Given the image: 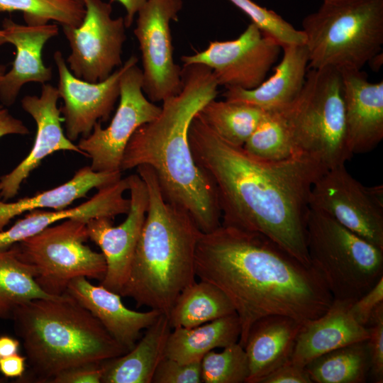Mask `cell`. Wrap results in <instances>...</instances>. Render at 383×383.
<instances>
[{"label": "cell", "mask_w": 383, "mask_h": 383, "mask_svg": "<svg viewBox=\"0 0 383 383\" xmlns=\"http://www.w3.org/2000/svg\"><path fill=\"white\" fill-rule=\"evenodd\" d=\"M188 138L196 164L215 187L221 225L261 233L311 265L306 238L309 198L326 170L303 155L259 159L221 138L199 113Z\"/></svg>", "instance_id": "1"}, {"label": "cell", "mask_w": 383, "mask_h": 383, "mask_svg": "<svg viewBox=\"0 0 383 383\" xmlns=\"http://www.w3.org/2000/svg\"><path fill=\"white\" fill-rule=\"evenodd\" d=\"M195 273L230 299L240 320L243 347L260 318L278 314L304 323L322 316L333 300L312 265L261 233L223 225L201 233Z\"/></svg>", "instance_id": "2"}, {"label": "cell", "mask_w": 383, "mask_h": 383, "mask_svg": "<svg viewBox=\"0 0 383 383\" xmlns=\"http://www.w3.org/2000/svg\"><path fill=\"white\" fill-rule=\"evenodd\" d=\"M179 94L162 101L160 114L139 127L129 140L121 170L148 165L155 172L167 202L186 211L202 233L221 225L213 184L196 164L188 133L194 116L216 99L219 86L211 70L183 65Z\"/></svg>", "instance_id": "3"}, {"label": "cell", "mask_w": 383, "mask_h": 383, "mask_svg": "<svg viewBox=\"0 0 383 383\" xmlns=\"http://www.w3.org/2000/svg\"><path fill=\"white\" fill-rule=\"evenodd\" d=\"M136 171L147 186L148 207L120 296L167 316L180 292L196 281L201 231L188 212L165 201L151 167L140 165Z\"/></svg>", "instance_id": "4"}, {"label": "cell", "mask_w": 383, "mask_h": 383, "mask_svg": "<svg viewBox=\"0 0 383 383\" xmlns=\"http://www.w3.org/2000/svg\"><path fill=\"white\" fill-rule=\"evenodd\" d=\"M11 320L22 340L29 367L24 379L50 382L70 367L102 362L128 352L67 293L30 300L15 310Z\"/></svg>", "instance_id": "5"}, {"label": "cell", "mask_w": 383, "mask_h": 383, "mask_svg": "<svg viewBox=\"0 0 383 383\" xmlns=\"http://www.w3.org/2000/svg\"><path fill=\"white\" fill-rule=\"evenodd\" d=\"M301 30L309 69L362 70L382 50L383 0L323 1Z\"/></svg>", "instance_id": "6"}, {"label": "cell", "mask_w": 383, "mask_h": 383, "mask_svg": "<svg viewBox=\"0 0 383 383\" xmlns=\"http://www.w3.org/2000/svg\"><path fill=\"white\" fill-rule=\"evenodd\" d=\"M281 111L294 155L309 157L326 170L345 165L352 157L347 146L343 81L339 70L309 69L299 96Z\"/></svg>", "instance_id": "7"}, {"label": "cell", "mask_w": 383, "mask_h": 383, "mask_svg": "<svg viewBox=\"0 0 383 383\" xmlns=\"http://www.w3.org/2000/svg\"><path fill=\"white\" fill-rule=\"evenodd\" d=\"M306 238L311 265L333 299L355 301L383 277V250L310 208Z\"/></svg>", "instance_id": "8"}, {"label": "cell", "mask_w": 383, "mask_h": 383, "mask_svg": "<svg viewBox=\"0 0 383 383\" xmlns=\"http://www.w3.org/2000/svg\"><path fill=\"white\" fill-rule=\"evenodd\" d=\"M87 221L70 218L12 245L18 257L29 265L39 287L47 294L60 296L74 278L101 281L106 265L101 252L85 245Z\"/></svg>", "instance_id": "9"}, {"label": "cell", "mask_w": 383, "mask_h": 383, "mask_svg": "<svg viewBox=\"0 0 383 383\" xmlns=\"http://www.w3.org/2000/svg\"><path fill=\"white\" fill-rule=\"evenodd\" d=\"M138 57L131 56L120 79L119 104L110 124L103 128L97 122L91 133L77 144L84 156L91 159L96 172H121L126 147L134 132L155 119L161 106L150 101L143 91V72Z\"/></svg>", "instance_id": "10"}, {"label": "cell", "mask_w": 383, "mask_h": 383, "mask_svg": "<svg viewBox=\"0 0 383 383\" xmlns=\"http://www.w3.org/2000/svg\"><path fill=\"white\" fill-rule=\"evenodd\" d=\"M82 1L85 9L82 23L77 27L62 26L70 47L65 60L76 77L98 82L123 65L126 26L123 17H112L110 3L102 0Z\"/></svg>", "instance_id": "11"}, {"label": "cell", "mask_w": 383, "mask_h": 383, "mask_svg": "<svg viewBox=\"0 0 383 383\" xmlns=\"http://www.w3.org/2000/svg\"><path fill=\"white\" fill-rule=\"evenodd\" d=\"M309 206L383 250L382 185L365 187L340 165L316 179Z\"/></svg>", "instance_id": "12"}, {"label": "cell", "mask_w": 383, "mask_h": 383, "mask_svg": "<svg viewBox=\"0 0 383 383\" xmlns=\"http://www.w3.org/2000/svg\"><path fill=\"white\" fill-rule=\"evenodd\" d=\"M182 0H147L138 12L133 33L141 52L143 91L152 102L163 101L182 87V68L174 62L170 23Z\"/></svg>", "instance_id": "13"}, {"label": "cell", "mask_w": 383, "mask_h": 383, "mask_svg": "<svg viewBox=\"0 0 383 383\" xmlns=\"http://www.w3.org/2000/svg\"><path fill=\"white\" fill-rule=\"evenodd\" d=\"M282 45L250 23L235 39L211 41L201 52L182 57L183 65L201 64L210 68L226 88L252 89L266 79Z\"/></svg>", "instance_id": "14"}, {"label": "cell", "mask_w": 383, "mask_h": 383, "mask_svg": "<svg viewBox=\"0 0 383 383\" xmlns=\"http://www.w3.org/2000/svg\"><path fill=\"white\" fill-rule=\"evenodd\" d=\"M128 177L130 209L125 221L114 226L111 219L97 217L87 223L89 239L101 249L106 270L101 284L120 295L126 284L148 207V188L138 173Z\"/></svg>", "instance_id": "15"}, {"label": "cell", "mask_w": 383, "mask_h": 383, "mask_svg": "<svg viewBox=\"0 0 383 383\" xmlns=\"http://www.w3.org/2000/svg\"><path fill=\"white\" fill-rule=\"evenodd\" d=\"M58 73L57 90L63 104L60 112L65 135L71 141L89 135L97 122L109 119L119 98L120 79L126 62L109 77L89 82L76 77L60 50L53 55Z\"/></svg>", "instance_id": "16"}, {"label": "cell", "mask_w": 383, "mask_h": 383, "mask_svg": "<svg viewBox=\"0 0 383 383\" xmlns=\"http://www.w3.org/2000/svg\"><path fill=\"white\" fill-rule=\"evenodd\" d=\"M57 88L42 84L40 96L27 95L21 99V107L34 120L36 134L27 156L9 173L0 177V199L7 201L15 197L31 172L50 155L57 151H71L84 155L77 145L66 136L57 106Z\"/></svg>", "instance_id": "17"}, {"label": "cell", "mask_w": 383, "mask_h": 383, "mask_svg": "<svg viewBox=\"0 0 383 383\" xmlns=\"http://www.w3.org/2000/svg\"><path fill=\"white\" fill-rule=\"evenodd\" d=\"M340 71L348 151L370 152L383 138V81L370 82L361 70Z\"/></svg>", "instance_id": "18"}, {"label": "cell", "mask_w": 383, "mask_h": 383, "mask_svg": "<svg viewBox=\"0 0 383 383\" xmlns=\"http://www.w3.org/2000/svg\"><path fill=\"white\" fill-rule=\"evenodd\" d=\"M7 43L16 48L11 68L0 82V101L12 106L23 85L30 82L45 84L51 80L52 67L43 60L45 45L59 33L56 24L23 25L4 18L2 28Z\"/></svg>", "instance_id": "19"}, {"label": "cell", "mask_w": 383, "mask_h": 383, "mask_svg": "<svg viewBox=\"0 0 383 383\" xmlns=\"http://www.w3.org/2000/svg\"><path fill=\"white\" fill-rule=\"evenodd\" d=\"M65 293L87 309L128 351L140 339L141 331L148 328L162 314L155 309L145 312L129 309L118 294L101 284L94 285L84 277L73 279Z\"/></svg>", "instance_id": "20"}, {"label": "cell", "mask_w": 383, "mask_h": 383, "mask_svg": "<svg viewBox=\"0 0 383 383\" xmlns=\"http://www.w3.org/2000/svg\"><path fill=\"white\" fill-rule=\"evenodd\" d=\"M354 301L333 299L320 317L306 321L297 335L291 361L301 367L330 351L369 338L367 327L350 312Z\"/></svg>", "instance_id": "21"}, {"label": "cell", "mask_w": 383, "mask_h": 383, "mask_svg": "<svg viewBox=\"0 0 383 383\" xmlns=\"http://www.w3.org/2000/svg\"><path fill=\"white\" fill-rule=\"evenodd\" d=\"M274 72L252 89L227 88L225 100L245 103L265 111H281L299 96L309 70V54L304 44L285 45Z\"/></svg>", "instance_id": "22"}, {"label": "cell", "mask_w": 383, "mask_h": 383, "mask_svg": "<svg viewBox=\"0 0 383 383\" xmlns=\"http://www.w3.org/2000/svg\"><path fill=\"white\" fill-rule=\"evenodd\" d=\"M303 323L287 316L268 315L250 327L243 345L249 375L246 383H260L269 373L292 359Z\"/></svg>", "instance_id": "23"}, {"label": "cell", "mask_w": 383, "mask_h": 383, "mask_svg": "<svg viewBox=\"0 0 383 383\" xmlns=\"http://www.w3.org/2000/svg\"><path fill=\"white\" fill-rule=\"evenodd\" d=\"M172 331L168 316L157 319L127 353L103 362L102 383H152L155 370L165 357Z\"/></svg>", "instance_id": "24"}, {"label": "cell", "mask_w": 383, "mask_h": 383, "mask_svg": "<svg viewBox=\"0 0 383 383\" xmlns=\"http://www.w3.org/2000/svg\"><path fill=\"white\" fill-rule=\"evenodd\" d=\"M121 178V172H96L90 166H85L79 169L67 182L35 196L13 202L0 199V231L13 218L23 213L40 209H65L75 200L86 196L91 189L109 186Z\"/></svg>", "instance_id": "25"}, {"label": "cell", "mask_w": 383, "mask_h": 383, "mask_svg": "<svg viewBox=\"0 0 383 383\" xmlns=\"http://www.w3.org/2000/svg\"><path fill=\"white\" fill-rule=\"evenodd\" d=\"M241 331L236 313L193 328H176L167 342L165 357L180 363L201 361L209 352L238 342Z\"/></svg>", "instance_id": "26"}, {"label": "cell", "mask_w": 383, "mask_h": 383, "mask_svg": "<svg viewBox=\"0 0 383 383\" xmlns=\"http://www.w3.org/2000/svg\"><path fill=\"white\" fill-rule=\"evenodd\" d=\"M233 313L228 296L215 285L200 280L180 292L167 316L173 329L196 327Z\"/></svg>", "instance_id": "27"}, {"label": "cell", "mask_w": 383, "mask_h": 383, "mask_svg": "<svg viewBox=\"0 0 383 383\" xmlns=\"http://www.w3.org/2000/svg\"><path fill=\"white\" fill-rule=\"evenodd\" d=\"M305 369L315 383H365L370 371L367 340L321 355Z\"/></svg>", "instance_id": "28"}, {"label": "cell", "mask_w": 383, "mask_h": 383, "mask_svg": "<svg viewBox=\"0 0 383 383\" xmlns=\"http://www.w3.org/2000/svg\"><path fill=\"white\" fill-rule=\"evenodd\" d=\"M55 296L39 287L33 270L12 245L0 248V319H11L15 310L30 300Z\"/></svg>", "instance_id": "29"}, {"label": "cell", "mask_w": 383, "mask_h": 383, "mask_svg": "<svg viewBox=\"0 0 383 383\" xmlns=\"http://www.w3.org/2000/svg\"><path fill=\"white\" fill-rule=\"evenodd\" d=\"M265 112L245 103L214 99L209 101L199 114L221 138L231 144L243 146Z\"/></svg>", "instance_id": "30"}, {"label": "cell", "mask_w": 383, "mask_h": 383, "mask_svg": "<svg viewBox=\"0 0 383 383\" xmlns=\"http://www.w3.org/2000/svg\"><path fill=\"white\" fill-rule=\"evenodd\" d=\"M243 147L253 156L268 161H279L294 155L292 138L282 111H265Z\"/></svg>", "instance_id": "31"}, {"label": "cell", "mask_w": 383, "mask_h": 383, "mask_svg": "<svg viewBox=\"0 0 383 383\" xmlns=\"http://www.w3.org/2000/svg\"><path fill=\"white\" fill-rule=\"evenodd\" d=\"M20 11L28 25H43L50 21L62 26L77 27L85 9L77 0H0V12Z\"/></svg>", "instance_id": "32"}, {"label": "cell", "mask_w": 383, "mask_h": 383, "mask_svg": "<svg viewBox=\"0 0 383 383\" xmlns=\"http://www.w3.org/2000/svg\"><path fill=\"white\" fill-rule=\"evenodd\" d=\"M201 382L246 383L249 366L244 348L235 343L220 353L211 350L201 360Z\"/></svg>", "instance_id": "33"}, {"label": "cell", "mask_w": 383, "mask_h": 383, "mask_svg": "<svg viewBox=\"0 0 383 383\" xmlns=\"http://www.w3.org/2000/svg\"><path fill=\"white\" fill-rule=\"evenodd\" d=\"M245 13L251 23L257 26L282 45L304 44L305 36L301 30L295 28L272 10L262 7L252 0H229Z\"/></svg>", "instance_id": "34"}, {"label": "cell", "mask_w": 383, "mask_h": 383, "mask_svg": "<svg viewBox=\"0 0 383 383\" xmlns=\"http://www.w3.org/2000/svg\"><path fill=\"white\" fill-rule=\"evenodd\" d=\"M369 332L367 346L370 360V377L375 383L383 382V304L372 313L366 326Z\"/></svg>", "instance_id": "35"}, {"label": "cell", "mask_w": 383, "mask_h": 383, "mask_svg": "<svg viewBox=\"0 0 383 383\" xmlns=\"http://www.w3.org/2000/svg\"><path fill=\"white\" fill-rule=\"evenodd\" d=\"M201 361L180 363L165 357L157 365L152 383H200Z\"/></svg>", "instance_id": "36"}, {"label": "cell", "mask_w": 383, "mask_h": 383, "mask_svg": "<svg viewBox=\"0 0 383 383\" xmlns=\"http://www.w3.org/2000/svg\"><path fill=\"white\" fill-rule=\"evenodd\" d=\"M103 362H88L61 371L52 378L51 383H100L101 382Z\"/></svg>", "instance_id": "37"}, {"label": "cell", "mask_w": 383, "mask_h": 383, "mask_svg": "<svg viewBox=\"0 0 383 383\" xmlns=\"http://www.w3.org/2000/svg\"><path fill=\"white\" fill-rule=\"evenodd\" d=\"M381 304H383V277L370 291L351 304L350 312L358 323L366 327Z\"/></svg>", "instance_id": "38"}, {"label": "cell", "mask_w": 383, "mask_h": 383, "mask_svg": "<svg viewBox=\"0 0 383 383\" xmlns=\"http://www.w3.org/2000/svg\"><path fill=\"white\" fill-rule=\"evenodd\" d=\"M260 383H313L304 367L291 360L279 366L267 376Z\"/></svg>", "instance_id": "39"}, {"label": "cell", "mask_w": 383, "mask_h": 383, "mask_svg": "<svg viewBox=\"0 0 383 383\" xmlns=\"http://www.w3.org/2000/svg\"><path fill=\"white\" fill-rule=\"evenodd\" d=\"M29 129L23 122L13 116L7 107L0 104V139L6 135H26Z\"/></svg>", "instance_id": "40"}, {"label": "cell", "mask_w": 383, "mask_h": 383, "mask_svg": "<svg viewBox=\"0 0 383 383\" xmlns=\"http://www.w3.org/2000/svg\"><path fill=\"white\" fill-rule=\"evenodd\" d=\"M26 357L18 353L0 358V372L6 377H21L26 369Z\"/></svg>", "instance_id": "41"}, {"label": "cell", "mask_w": 383, "mask_h": 383, "mask_svg": "<svg viewBox=\"0 0 383 383\" xmlns=\"http://www.w3.org/2000/svg\"><path fill=\"white\" fill-rule=\"evenodd\" d=\"M118 1L126 9V16L124 17L126 28L130 27L133 23L135 16L145 4L147 0H111Z\"/></svg>", "instance_id": "42"}, {"label": "cell", "mask_w": 383, "mask_h": 383, "mask_svg": "<svg viewBox=\"0 0 383 383\" xmlns=\"http://www.w3.org/2000/svg\"><path fill=\"white\" fill-rule=\"evenodd\" d=\"M20 343L18 340L9 336H0V358L18 353Z\"/></svg>", "instance_id": "43"}, {"label": "cell", "mask_w": 383, "mask_h": 383, "mask_svg": "<svg viewBox=\"0 0 383 383\" xmlns=\"http://www.w3.org/2000/svg\"><path fill=\"white\" fill-rule=\"evenodd\" d=\"M7 43L4 32L2 28H0V47Z\"/></svg>", "instance_id": "44"}, {"label": "cell", "mask_w": 383, "mask_h": 383, "mask_svg": "<svg viewBox=\"0 0 383 383\" xmlns=\"http://www.w3.org/2000/svg\"><path fill=\"white\" fill-rule=\"evenodd\" d=\"M6 72V66L3 64H0V82L3 78V76Z\"/></svg>", "instance_id": "45"}, {"label": "cell", "mask_w": 383, "mask_h": 383, "mask_svg": "<svg viewBox=\"0 0 383 383\" xmlns=\"http://www.w3.org/2000/svg\"><path fill=\"white\" fill-rule=\"evenodd\" d=\"M324 2H328V1H339V0H323Z\"/></svg>", "instance_id": "46"}, {"label": "cell", "mask_w": 383, "mask_h": 383, "mask_svg": "<svg viewBox=\"0 0 383 383\" xmlns=\"http://www.w3.org/2000/svg\"><path fill=\"white\" fill-rule=\"evenodd\" d=\"M77 1H80V2H82V0H77Z\"/></svg>", "instance_id": "47"}]
</instances>
